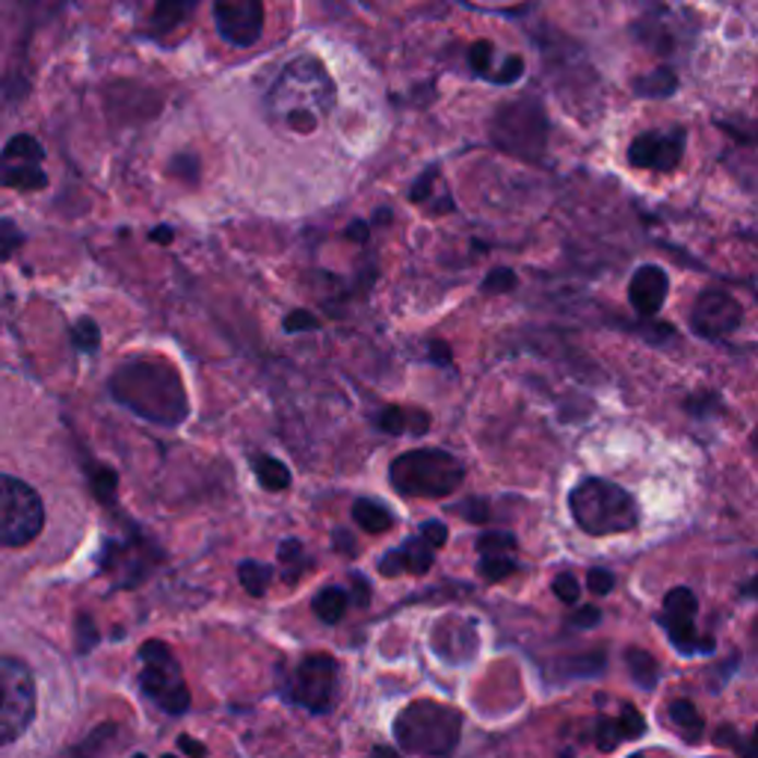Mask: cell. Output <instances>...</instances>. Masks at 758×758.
Returning a JSON list of instances; mask_svg holds the SVG:
<instances>
[{
    "label": "cell",
    "instance_id": "obj_17",
    "mask_svg": "<svg viewBox=\"0 0 758 758\" xmlns=\"http://www.w3.org/2000/svg\"><path fill=\"white\" fill-rule=\"evenodd\" d=\"M666 294H670V279L655 264L640 267L631 276V285H628V299H631V308L640 318H655L666 303Z\"/></svg>",
    "mask_w": 758,
    "mask_h": 758
},
{
    "label": "cell",
    "instance_id": "obj_41",
    "mask_svg": "<svg viewBox=\"0 0 758 758\" xmlns=\"http://www.w3.org/2000/svg\"><path fill=\"white\" fill-rule=\"evenodd\" d=\"M552 590L564 605H575V602L581 599V584H578V578H575L572 572L557 575V578L552 581Z\"/></svg>",
    "mask_w": 758,
    "mask_h": 758
},
{
    "label": "cell",
    "instance_id": "obj_62",
    "mask_svg": "<svg viewBox=\"0 0 758 758\" xmlns=\"http://www.w3.org/2000/svg\"><path fill=\"white\" fill-rule=\"evenodd\" d=\"M631 758H643V756H631Z\"/></svg>",
    "mask_w": 758,
    "mask_h": 758
},
{
    "label": "cell",
    "instance_id": "obj_7",
    "mask_svg": "<svg viewBox=\"0 0 758 758\" xmlns=\"http://www.w3.org/2000/svg\"><path fill=\"white\" fill-rule=\"evenodd\" d=\"M140 661H143L140 690L145 697L173 718L187 714L193 699H190V687L181 676V664L173 655V649L164 640H145L140 646Z\"/></svg>",
    "mask_w": 758,
    "mask_h": 758
},
{
    "label": "cell",
    "instance_id": "obj_19",
    "mask_svg": "<svg viewBox=\"0 0 758 758\" xmlns=\"http://www.w3.org/2000/svg\"><path fill=\"white\" fill-rule=\"evenodd\" d=\"M374 424L389 436H421L430 430V415L415 406H382L374 415Z\"/></svg>",
    "mask_w": 758,
    "mask_h": 758
},
{
    "label": "cell",
    "instance_id": "obj_24",
    "mask_svg": "<svg viewBox=\"0 0 758 758\" xmlns=\"http://www.w3.org/2000/svg\"><path fill=\"white\" fill-rule=\"evenodd\" d=\"M0 181H3V187H12V190L33 193V190L48 187V175H45V169L39 164H3Z\"/></svg>",
    "mask_w": 758,
    "mask_h": 758
},
{
    "label": "cell",
    "instance_id": "obj_3",
    "mask_svg": "<svg viewBox=\"0 0 758 758\" xmlns=\"http://www.w3.org/2000/svg\"><path fill=\"white\" fill-rule=\"evenodd\" d=\"M462 738V714L436 699H415L394 718V741L403 753L424 758L451 756Z\"/></svg>",
    "mask_w": 758,
    "mask_h": 758
},
{
    "label": "cell",
    "instance_id": "obj_39",
    "mask_svg": "<svg viewBox=\"0 0 758 758\" xmlns=\"http://www.w3.org/2000/svg\"><path fill=\"white\" fill-rule=\"evenodd\" d=\"M519 285V276L512 273L510 267H498L489 276L483 279V294H510L512 287Z\"/></svg>",
    "mask_w": 758,
    "mask_h": 758
},
{
    "label": "cell",
    "instance_id": "obj_36",
    "mask_svg": "<svg viewBox=\"0 0 758 758\" xmlns=\"http://www.w3.org/2000/svg\"><path fill=\"white\" fill-rule=\"evenodd\" d=\"M493 42L489 39H481L474 42L472 48H469V66H472V72L477 74V78H493Z\"/></svg>",
    "mask_w": 758,
    "mask_h": 758
},
{
    "label": "cell",
    "instance_id": "obj_58",
    "mask_svg": "<svg viewBox=\"0 0 758 758\" xmlns=\"http://www.w3.org/2000/svg\"><path fill=\"white\" fill-rule=\"evenodd\" d=\"M741 593L747 595V599H758V578H753V581H747V584L741 587Z\"/></svg>",
    "mask_w": 758,
    "mask_h": 758
},
{
    "label": "cell",
    "instance_id": "obj_23",
    "mask_svg": "<svg viewBox=\"0 0 758 758\" xmlns=\"http://www.w3.org/2000/svg\"><path fill=\"white\" fill-rule=\"evenodd\" d=\"M347 607L350 595L344 593L341 587H323V590L311 599V611H315V616H318L320 623H327V626L341 623L344 614H347Z\"/></svg>",
    "mask_w": 758,
    "mask_h": 758
},
{
    "label": "cell",
    "instance_id": "obj_27",
    "mask_svg": "<svg viewBox=\"0 0 758 758\" xmlns=\"http://www.w3.org/2000/svg\"><path fill=\"white\" fill-rule=\"evenodd\" d=\"M42 161H45V149L31 133H15L3 145V164H42Z\"/></svg>",
    "mask_w": 758,
    "mask_h": 758
},
{
    "label": "cell",
    "instance_id": "obj_29",
    "mask_svg": "<svg viewBox=\"0 0 758 758\" xmlns=\"http://www.w3.org/2000/svg\"><path fill=\"white\" fill-rule=\"evenodd\" d=\"M626 664L628 673L635 678L637 687L643 690H652L658 685V661L646 649H628L626 652Z\"/></svg>",
    "mask_w": 758,
    "mask_h": 758
},
{
    "label": "cell",
    "instance_id": "obj_13",
    "mask_svg": "<svg viewBox=\"0 0 758 758\" xmlns=\"http://www.w3.org/2000/svg\"><path fill=\"white\" fill-rule=\"evenodd\" d=\"M741 318L744 311L738 299L729 297L726 291H706L690 311V327L702 339L720 341L741 327Z\"/></svg>",
    "mask_w": 758,
    "mask_h": 758
},
{
    "label": "cell",
    "instance_id": "obj_50",
    "mask_svg": "<svg viewBox=\"0 0 758 758\" xmlns=\"http://www.w3.org/2000/svg\"><path fill=\"white\" fill-rule=\"evenodd\" d=\"M350 587H353V602H356V607H368L370 605L368 578L359 572H353L350 575Z\"/></svg>",
    "mask_w": 758,
    "mask_h": 758
},
{
    "label": "cell",
    "instance_id": "obj_35",
    "mask_svg": "<svg viewBox=\"0 0 758 758\" xmlns=\"http://www.w3.org/2000/svg\"><path fill=\"white\" fill-rule=\"evenodd\" d=\"M593 738H595V747L602 749V753H611V749H616V744H619V741H626V735H623V726H619V718H595Z\"/></svg>",
    "mask_w": 758,
    "mask_h": 758
},
{
    "label": "cell",
    "instance_id": "obj_56",
    "mask_svg": "<svg viewBox=\"0 0 758 758\" xmlns=\"http://www.w3.org/2000/svg\"><path fill=\"white\" fill-rule=\"evenodd\" d=\"M173 228L169 226H157V228H152V240L154 244H173Z\"/></svg>",
    "mask_w": 758,
    "mask_h": 758
},
{
    "label": "cell",
    "instance_id": "obj_9",
    "mask_svg": "<svg viewBox=\"0 0 758 758\" xmlns=\"http://www.w3.org/2000/svg\"><path fill=\"white\" fill-rule=\"evenodd\" d=\"M45 528V504L31 483L15 474H3L0 481V540L7 548L31 545Z\"/></svg>",
    "mask_w": 758,
    "mask_h": 758
},
{
    "label": "cell",
    "instance_id": "obj_45",
    "mask_svg": "<svg viewBox=\"0 0 758 758\" xmlns=\"http://www.w3.org/2000/svg\"><path fill=\"white\" fill-rule=\"evenodd\" d=\"M522 74H524V60H522V57H516V54H510V57L504 60L501 69H498V74H495V78H493V83L510 86V83L519 81Z\"/></svg>",
    "mask_w": 758,
    "mask_h": 758
},
{
    "label": "cell",
    "instance_id": "obj_40",
    "mask_svg": "<svg viewBox=\"0 0 758 758\" xmlns=\"http://www.w3.org/2000/svg\"><path fill=\"white\" fill-rule=\"evenodd\" d=\"M451 512L453 516H462L465 522L481 524L489 519V501H486V498H465V501L453 504Z\"/></svg>",
    "mask_w": 758,
    "mask_h": 758
},
{
    "label": "cell",
    "instance_id": "obj_55",
    "mask_svg": "<svg viewBox=\"0 0 758 758\" xmlns=\"http://www.w3.org/2000/svg\"><path fill=\"white\" fill-rule=\"evenodd\" d=\"M741 747H744L741 749V756L744 758H758V726H756V732H753V735H749V738L741 744Z\"/></svg>",
    "mask_w": 758,
    "mask_h": 758
},
{
    "label": "cell",
    "instance_id": "obj_12",
    "mask_svg": "<svg viewBox=\"0 0 758 758\" xmlns=\"http://www.w3.org/2000/svg\"><path fill=\"white\" fill-rule=\"evenodd\" d=\"M214 21L228 45L249 48L264 33V7L258 0H220L214 3Z\"/></svg>",
    "mask_w": 758,
    "mask_h": 758
},
{
    "label": "cell",
    "instance_id": "obj_37",
    "mask_svg": "<svg viewBox=\"0 0 758 758\" xmlns=\"http://www.w3.org/2000/svg\"><path fill=\"white\" fill-rule=\"evenodd\" d=\"M166 173L181 178L185 185H196V181H199V157L190 152L175 154L173 161H169V166H166Z\"/></svg>",
    "mask_w": 758,
    "mask_h": 758
},
{
    "label": "cell",
    "instance_id": "obj_57",
    "mask_svg": "<svg viewBox=\"0 0 758 758\" xmlns=\"http://www.w3.org/2000/svg\"><path fill=\"white\" fill-rule=\"evenodd\" d=\"M370 758H403L398 753V749H391V747H374L370 749Z\"/></svg>",
    "mask_w": 758,
    "mask_h": 758
},
{
    "label": "cell",
    "instance_id": "obj_20",
    "mask_svg": "<svg viewBox=\"0 0 758 758\" xmlns=\"http://www.w3.org/2000/svg\"><path fill=\"white\" fill-rule=\"evenodd\" d=\"M353 522L368 533H386L394 528V512L386 504L374 501V498H356L353 504Z\"/></svg>",
    "mask_w": 758,
    "mask_h": 758
},
{
    "label": "cell",
    "instance_id": "obj_38",
    "mask_svg": "<svg viewBox=\"0 0 758 758\" xmlns=\"http://www.w3.org/2000/svg\"><path fill=\"white\" fill-rule=\"evenodd\" d=\"M95 643H98V628H95L93 616L81 614L74 619V646L81 655H86V652H93Z\"/></svg>",
    "mask_w": 758,
    "mask_h": 758
},
{
    "label": "cell",
    "instance_id": "obj_2",
    "mask_svg": "<svg viewBox=\"0 0 758 758\" xmlns=\"http://www.w3.org/2000/svg\"><path fill=\"white\" fill-rule=\"evenodd\" d=\"M264 107L273 122L285 125L291 131H318L320 122L335 107V81L329 78L327 66L318 57L299 54L282 66V72L267 93Z\"/></svg>",
    "mask_w": 758,
    "mask_h": 758
},
{
    "label": "cell",
    "instance_id": "obj_28",
    "mask_svg": "<svg viewBox=\"0 0 758 758\" xmlns=\"http://www.w3.org/2000/svg\"><path fill=\"white\" fill-rule=\"evenodd\" d=\"M237 578H240V587L249 595L261 599L270 590V584H273V566L261 564V560H240L237 564Z\"/></svg>",
    "mask_w": 758,
    "mask_h": 758
},
{
    "label": "cell",
    "instance_id": "obj_60",
    "mask_svg": "<svg viewBox=\"0 0 758 758\" xmlns=\"http://www.w3.org/2000/svg\"><path fill=\"white\" fill-rule=\"evenodd\" d=\"M164 758H175V756H173V753H166V756H164Z\"/></svg>",
    "mask_w": 758,
    "mask_h": 758
},
{
    "label": "cell",
    "instance_id": "obj_25",
    "mask_svg": "<svg viewBox=\"0 0 758 758\" xmlns=\"http://www.w3.org/2000/svg\"><path fill=\"white\" fill-rule=\"evenodd\" d=\"M119 735H122V729L116 723H102L74 747V758H104V753H110L116 747Z\"/></svg>",
    "mask_w": 758,
    "mask_h": 758
},
{
    "label": "cell",
    "instance_id": "obj_21",
    "mask_svg": "<svg viewBox=\"0 0 758 758\" xmlns=\"http://www.w3.org/2000/svg\"><path fill=\"white\" fill-rule=\"evenodd\" d=\"M666 718H670V726L676 729L685 741H699V735H702V714L690 699H673L666 706Z\"/></svg>",
    "mask_w": 758,
    "mask_h": 758
},
{
    "label": "cell",
    "instance_id": "obj_34",
    "mask_svg": "<svg viewBox=\"0 0 758 758\" xmlns=\"http://www.w3.org/2000/svg\"><path fill=\"white\" fill-rule=\"evenodd\" d=\"M72 344L78 353H95L102 344V329L93 318H81L72 327Z\"/></svg>",
    "mask_w": 758,
    "mask_h": 758
},
{
    "label": "cell",
    "instance_id": "obj_49",
    "mask_svg": "<svg viewBox=\"0 0 758 758\" xmlns=\"http://www.w3.org/2000/svg\"><path fill=\"white\" fill-rule=\"evenodd\" d=\"M599 623H602V611H599V607H593V605L578 607V611L569 616V626L572 628H595Z\"/></svg>",
    "mask_w": 758,
    "mask_h": 758
},
{
    "label": "cell",
    "instance_id": "obj_43",
    "mask_svg": "<svg viewBox=\"0 0 758 758\" xmlns=\"http://www.w3.org/2000/svg\"><path fill=\"white\" fill-rule=\"evenodd\" d=\"M285 332H291V335H297V332H308V329H318L320 320L308 311V308H294L291 315L285 318Z\"/></svg>",
    "mask_w": 758,
    "mask_h": 758
},
{
    "label": "cell",
    "instance_id": "obj_18",
    "mask_svg": "<svg viewBox=\"0 0 758 758\" xmlns=\"http://www.w3.org/2000/svg\"><path fill=\"white\" fill-rule=\"evenodd\" d=\"M433 560H436V548H433L424 536H412L400 548H391L389 554L379 557L377 569L386 578H394L400 572H412V575H424L430 572Z\"/></svg>",
    "mask_w": 758,
    "mask_h": 758
},
{
    "label": "cell",
    "instance_id": "obj_54",
    "mask_svg": "<svg viewBox=\"0 0 758 758\" xmlns=\"http://www.w3.org/2000/svg\"><path fill=\"white\" fill-rule=\"evenodd\" d=\"M347 237H350V240H356V244H365V240H368V223H362V220H356V223H350Z\"/></svg>",
    "mask_w": 758,
    "mask_h": 758
},
{
    "label": "cell",
    "instance_id": "obj_6",
    "mask_svg": "<svg viewBox=\"0 0 758 758\" xmlns=\"http://www.w3.org/2000/svg\"><path fill=\"white\" fill-rule=\"evenodd\" d=\"M548 114H545L543 102L536 95H522L516 102H507L498 107L489 125V137H493L495 149L522 157L531 164H543L545 149H548Z\"/></svg>",
    "mask_w": 758,
    "mask_h": 758
},
{
    "label": "cell",
    "instance_id": "obj_8",
    "mask_svg": "<svg viewBox=\"0 0 758 758\" xmlns=\"http://www.w3.org/2000/svg\"><path fill=\"white\" fill-rule=\"evenodd\" d=\"M36 718V682L31 666L19 658L0 661V744L10 747Z\"/></svg>",
    "mask_w": 758,
    "mask_h": 758
},
{
    "label": "cell",
    "instance_id": "obj_11",
    "mask_svg": "<svg viewBox=\"0 0 758 758\" xmlns=\"http://www.w3.org/2000/svg\"><path fill=\"white\" fill-rule=\"evenodd\" d=\"M697 595L687 587L670 590L664 599V614H661V626H664L670 643L676 646L682 655H699V652H711L714 643L711 640H699L697 637Z\"/></svg>",
    "mask_w": 758,
    "mask_h": 758
},
{
    "label": "cell",
    "instance_id": "obj_4",
    "mask_svg": "<svg viewBox=\"0 0 758 758\" xmlns=\"http://www.w3.org/2000/svg\"><path fill=\"white\" fill-rule=\"evenodd\" d=\"M569 510L578 528L590 536H611V533L635 531L640 510L631 495L602 477H587L569 493Z\"/></svg>",
    "mask_w": 758,
    "mask_h": 758
},
{
    "label": "cell",
    "instance_id": "obj_47",
    "mask_svg": "<svg viewBox=\"0 0 758 758\" xmlns=\"http://www.w3.org/2000/svg\"><path fill=\"white\" fill-rule=\"evenodd\" d=\"M0 228H3V249H0V258H3V261H10L12 252H15V247H21V244H24V235H21L19 228H15V223H12V220H3V223H0Z\"/></svg>",
    "mask_w": 758,
    "mask_h": 758
},
{
    "label": "cell",
    "instance_id": "obj_53",
    "mask_svg": "<svg viewBox=\"0 0 758 758\" xmlns=\"http://www.w3.org/2000/svg\"><path fill=\"white\" fill-rule=\"evenodd\" d=\"M178 747H181V753H187L190 758H205L208 756L205 744H202V741L190 738V735H181V738H178Z\"/></svg>",
    "mask_w": 758,
    "mask_h": 758
},
{
    "label": "cell",
    "instance_id": "obj_61",
    "mask_svg": "<svg viewBox=\"0 0 758 758\" xmlns=\"http://www.w3.org/2000/svg\"><path fill=\"white\" fill-rule=\"evenodd\" d=\"M133 758H145V756H133Z\"/></svg>",
    "mask_w": 758,
    "mask_h": 758
},
{
    "label": "cell",
    "instance_id": "obj_31",
    "mask_svg": "<svg viewBox=\"0 0 758 758\" xmlns=\"http://www.w3.org/2000/svg\"><path fill=\"white\" fill-rule=\"evenodd\" d=\"M279 560L285 566L287 584H297L299 575L311 566V560H308L306 552H303V543H299V540H282V545H279Z\"/></svg>",
    "mask_w": 758,
    "mask_h": 758
},
{
    "label": "cell",
    "instance_id": "obj_32",
    "mask_svg": "<svg viewBox=\"0 0 758 758\" xmlns=\"http://www.w3.org/2000/svg\"><path fill=\"white\" fill-rule=\"evenodd\" d=\"M86 472H90V486H93L95 498H98L102 504H114L116 486H119V474H116L110 465H104V462H93Z\"/></svg>",
    "mask_w": 758,
    "mask_h": 758
},
{
    "label": "cell",
    "instance_id": "obj_14",
    "mask_svg": "<svg viewBox=\"0 0 758 758\" xmlns=\"http://www.w3.org/2000/svg\"><path fill=\"white\" fill-rule=\"evenodd\" d=\"M685 154V131H649L640 133L635 143L628 145V164L637 169H655V173H673L682 164Z\"/></svg>",
    "mask_w": 758,
    "mask_h": 758
},
{
    "label": "cell",
    "instance_id": "obj_52",
    "mask_svg": "<svg viewBox=\"0 0 758 758\" xmlns=\"http://www.w3.org/2000/svg\"><path fill=\"white\" fill-rule=\"evenodd\" d=\"M427 350H430L433 365H441V368H448V365H451L453 353H451V347L445 344V341H430V344H427Z\"/></svg>",
    "mask_w": 758,
    "mask_h": 758
},
{
    "label": "cell",
    "instance_id": "obj_51",
    "mask_svg": "<svg viewBox=\"0 0 758 758\" xmlns=\"http://www.w3.org/2000/svg\"><path fill=\"white\" fill-rule=\"evenodd\" d=\"M332 543H335V548H339L344 557H356V554H359V545H356V540H353V533L344 531V528L332 531Z\"/></svg>",
    "mask_w": 758,
    "mask_h": 758
},
{
    "label": "cell",
    "instance_id": "obj_5",
    "mask_svg": "<svg viewBox=\"0 0 758 758\" xmlns=\"http://www.w3.org/2000/svg\"><path fill=\"white\" fill-rule=\"evenodd\" d=\"M389 481L406 498H451L465 481V469L451 451L418 448L391 462Z\"/></svg>",
    "mask_w": 758,
    "mask_h": 758
},
{
    "label": "cell",
    "instance_id": "obj_48",
    "mask_svg": "<svg viewBox=\"0 0 758 758\" xmlns=\"http://www.w3.org/2000/svg\"><path fill=\"white\" fill-rule=\"evenodd\" d=\"M421 536H424V540H427L433 548H441V545L448 543V524L430 519V522L421 524Z\"/></svg>",
    "mask_w": 758,
    "mask_h": 758
},
{
    "label": "cell",
    "instance_id": "obj_26",
    "mask_svg": "<svg viewBox=\"0 0 758 758\" xmlns=\"http://www.w3.org/2000/svg\"><path fill=\"white\" fill-rule=\"evenodd\" d=\"M640 98H670V95L678 90V78L673 69H655V72H646L643 78H637L631 83Z\"/></svg>",
    "mask_w": 758,
    "mask_h": 758
},
{
    "label": "cell",
    "instance_id": "obj_22",
    "mask_svg": "<svg viewBox=\"0 0 758 758\" xmlns=\"http://www.w3.org/2000/svg\"><path fill=\"white\" fill-rule=\"evenodd\" d=\"M252 469H256L258 483L264 486L267 493H285V489H291V469L282 460H276V457H270V453L252 457Z\"/></svg>",
    "mask_w": 758,
    "mask_h": 758
},
{
    "label": "cell",
    "instance_id": "obj_1",
    "mask_svg": "<svg viewBox=\"0 0 758 758\" xmlns=\"http://www.w3.org/2000/svg\"><path fill=\"white\" fill-rule=\"evenodd\" d=\"M110 398L133 412L137 418L152 421L161 427H178L190 415V398H187L185 379L173 362L145 353L133 356L114 370L107 382Z\"/></svg>",
    "mask_w": 758,
    "mask_h": 758
},
{
    "label": "cell",
    "instance_id": "obj_59",
    "mask_svg": "<svg viewBox=\"0 0 758 758\" xmlns=\"http://www.w3.org/2000/svg\"><path fill=\"white\" fill-rule=\"evenodd\" d=\"M753 445H756V448H758V433H756V436H753Z\"/></svg>",
    "mask_w": 758,
    "mask_h": 758
},
{
    "label": "cell",
    "instance_id": "obj_33",
    "mask_svg": "<svg viewBox=\"0 0 758 758\" xmlns=\"http://www.w3.org/2000/svg\"><path fill=\"white\" fill-rule=\"evenodd\" d=\"M607 666L605 652H584V655H575L569 661H564V673L572 678H593L602 676Z\"/></svg>",
    "mask_w": 758,
    "mask_h": 758
},
{
    "label": "cell",
    "instance_id": "obj_46",
    "mask_svg": "<svg viewBox=\"0 0 758 758\" xmlns=\"http://www.w3.org/2000/svg\"><path fill=\"white\" fill-rule=\"evenodd\" d=\"M587 587H590V593L593 595H611L616 587L614 572H607V569H590V575H587Z\"/></svg>",
    "mask_w": 758,
    "mask_h": 758
},
{
    "label": "cell",
    "instance_id": "obj_16",
    "mask_svg": "<svg viewBox=\"0 0 758 758\" xmlns=\"http://www.w3.org/2000/svg\"><path fill=\"white\" fill-rule=\"evenodd\" d=\"M519 543L510 531H486L477 540V557H481V575L486 581H504L519 572L516 560Z\"/></svg>",
    "mask_w": 758,
    "mask_h": 758
},
{
    "label": "cell",
    "instance_id": "obj_30",
    "mask_svg": "<svg viewBox=\"0 0 758 758\" xmlns=\"http://www.w3.org/2000/svg\"><path fill=\"white\" fill-rule=\"evenodd\" d=\"M193 10L190 3H173V0H164V3H157L154 7V12H152V27H149V33L152 36H166L169 31H175L181 21H185V15L187 12Z\"/></svg>",
    "mask_w": 758,
    "mask_h": 758
},
{
    "label": "cell",
    "instance_id": "obj_42",
    "mask_svg": "<svg viewBox=\"0 0 758 758\" xmlns=\"http://www.w3.org/2000/svg\"><path fill=\"white\" fill-rule=\"evenodd\" d=\"M619 726H623V735H626L628 741H635L646 732V720L635 706H623V714H619Z\"/></svg>",
    "mask_w": 758,
    "mask_h": 758
},
{
    "label": "cell",
    "instance_id": "obj_44",
    "mask_svg": "<svg viewBox=\"0 0 758 758\" xmlns=\"http://www.w3.org/2000/svg\"><path fill=\"white\" fill-rule=\"evenodd\" d=\"M439 178V169L436 166H430L427 173L421 175L418 181L410 187V202H415V205H424V202H430L433 196V181Z\"/></svg>",
    "mask_w": 758,
    "mask_h": 758
},
{
    "label": "cell",
    "instance_id": "obj_15",
    "mask_svg": "<svg viewBox=\"0 0 758 758\" xmlns=\"http://www.w3.org/2000/svg\"><path fill=\"white\" fill-rule=\"evenodd\" d=\"M433 652L453 666L469 664L477 655V626L462 616H445L433 628Z\"/></svg>",
    "mask_w": 758,
    "mask_h": 758
},
{
    "label": "cell",
    "instance_id": "obj_10",
    "mask_svg": "<svg viewBox=\"0 0 758 758\" xmlns=\"http://www.w3.org/2000/svg\"><path fill=\"white\" fill-rule=\"evenodd\" d=\"M341 664L327 652H311L287 678V697L311 714H327L339 702Z\"/></svg>",
    "mask_w": 758,
    "mask_h": 758
}]
</instances>
